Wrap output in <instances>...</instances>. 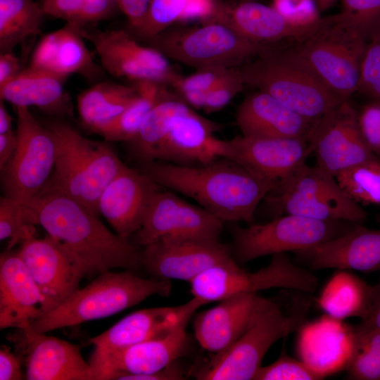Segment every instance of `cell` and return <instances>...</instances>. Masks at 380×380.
<instances>
[{
  "label": "cell",
  "instance_id": "6da1fadb",
  "mask_svg": "<svg viewBox=\"0 0 380 380\" xmlns=\"http://www.w3.org/2000/svg\"><path fill=\"white\" fill-rule=\"evenodd\" d=\"M139 169L161 187L194 199L223 222L254 223L258 204L274 189L225 158L196 167L151 161Z\"/></svg>",
  "mask_w": 380,
  "mask_h": 380
},
{
  "label": "cell",
  "instance_id": "7a4b0ae2",
  "mask_svg": "<svg viewBox=\"0 0 380 380\" xmlns=\"http://www.w3.org/2000/svg\"><path fill=\"white\" fill-rule=\"evenodd\" d=\"M24 204L48 235L77 255L89 274L114 268L134 272L142 266L139 246L111 232L99 216L61 191L45 184Z\"/></svg>",
  "mask_w": 380,
  "mask_h": 380
},
{
  "label": "cell",
  "instance_id": "3957f363",
  "mask_svg": "<svg viewBox=\"0 0 380 380\" xmlns=\"http://www.w3.org/2000/svg\"><path fill=\"white\" fill-rule=\"evenodd\" d=\"M367 39L340 13L321 18L300 39L285 44L290 53L343 100L357 91Z\"/></svg>",
  "mask_w": 380,
  "mask_h": 380
},
{
  "label": "cell",
  "instance_id": "277c9868",
  "mask_svg": "<svg viewBox=\"0 0 380 380\" xmlns=\"http://www.w3.org/2000/svg\"><path fill=\"white\" fill-rule=\"evenodd\" d=\"M56 141V159L46 184L68 195L99 216L101 194L125 165L106 141L83 137L70 124L46 125Z\"/></svg>",
  "mask_w": 380,
  "mask_h": 380
},
{
  "label": "cell",
  "instance_id": "5b68a950",
  "mask_svg": "<svg viewBox=\"0 0 380 380\" xmlns=\"http://www.w3.org/2000/svg\"><path fill=\"white\" fill-rule=\"evenodd\" d=\"M172 287L170 280L144 279L130 270H106L30 326L36 331L46 333L99 319L136 305L149 296H168Z\"/></svg>",
  "mask_w": 380,
  "mask_h": 380
},
{
  "label": "cell",
  "instance_id": "8992f818",
  "mask_svg": "<svg viewBox=\"0 0 380 380\" xmlns=\"http://www.w3.org/2000/svg\"><path fill=\"white\" fill-rule=\"evenodd\" d=\"M240 69L245 84L271 95L311 120H318L345 101L300 63L283 44L267 46Z\"/></svg>",
  "mask_w": 380,
  "mask_h": 380
},
{
  "label": "cell",
  "instance_id": "52a82bcc",
  "mask_svg": "<svg viewBox=\"0 0 380 380\" xmlns=\"http://www.w3.org/2000/svg\"><path fill=\"white\" fill-rule=\"evenodd\" d=\"M310 303L302 299L290 312L272 300L231 346L198 369L199 380H253L271 346L302 327Z\"/></svg>",
  "mask_w": 380,
  "mask_h": 380
},
{
  "label": "cell",
  "instance_id": "ba28073f",
  "mask_svg": "<svg viewBox=\"0 0 380 380\" xmlns=\"http://www.w3.org/2000/svg\"><path fill=\"white\" fill-rule=\"evenodd\" d=\"M201 22L195 27L167 28L142 43L196 70L239 68L267 46L248 41L224 24Z\"/></svg>",
  "mask_w": 380,
  "mask_h": 380
},
{
  "label": "cell",
  "instance_id": "9c48e42d",
  "mask_svg": "<svg viewBox=\"0 0 380 380\" xmlns=\"http://www.w3.org/2000/svg\"><path fill=\"white\" fill-rule=\"evenodd\" d=\"M275 217L291 214L320 221L359 224L365 210L341 189L336 177L304 163L264 198Z\"/></svg>",
  "mask_w": 380,
  "mask_h": 380
},
{
  "label": "cell",
  "instance_id": "30bf717a",
  "mask_svg": "<svg viewBox=\"0 0 380 380\" xmlns=\"http://www.w3.org/2000/svg\"><path fill=\"white\" fill-rule=\"evenodd\" d=\"M357 223L320 221L291 214L262 224L231 227L232 254L239 265L267 255L310 249L350 231Z\"/></svg>",
  "mask_w": 380,
  "mask_h": 380
},
{
  "label": "cell",
  "instance_id": "8fae6325",
  "mask_svg": "<svg viewBox=\"0 0 380 380\" xmlns=\"http://www.w3.org/2000/svg\"><path fill=\"white\" fill-rule=\"evenodd\" d=\"M189 284L193 296L207 304L272 288L313 293L318 279L310 271L295 265L286 253H281L272 255L270 262L255 272L241 268L234 260L203 271Z\"/></svg>",
  "mask_w": 380,
  "mask_h": 380
},
{
  "label": "cell",
  "instance_id": "7c38bea8",
  "mask_svg": "<svg viewBox=\"0 0 380 380\" xmlns=\"http://www.w3.org/2000/svg\"><path fill=\"white\" fill-rule=\"evenodd\" d=\"M17 148L1 172L4 196L26 203L46 184L56 159L53 133L39 123L27 107H15Z\"/></svg>",
  "mask_w": 380,
  "mask_h": 380
},
{
  "label": "cell",
  "instance_id": "4fadbf2b",
  "mask_svg": "<svg viewBox=\"0 0 380 380\" xmlns=\"http://www.w3.org/2000/svg\"><path fill=\"white\" fill-rule=\"evenodd\" d=\"M82 34L93 44L104 71L115 77L171 87L180 76L165 56L141 43L126 29L102 30L86 25L82 27Z\"/></svg>",
  "mask_w": 380,
  "mask_h": 380
},
{
  "label": "cell",
  "instance_id": "5bb4252c",
  "mask_svg": "<svg viewBox=\"0 0 380 380\" xmlns=\"http://www.w3.org/2000/svg\"><path fill=\"white\" fill-rule=\"evenodd\" d=\"M223 224L205 208L160 186L151 198L132 243L144 247L162 240L218 241Z\"/></svg>",
  "mask_w": 380,
  "mask_h": 380
},
{
  "label": "cell",
  "instance_id": "9a60e30c",
  "mask_svg": "<svg viewBox=\"0 0 380 380\" xmlns=\"http://www.w3.org/2000/svg\"><path fill=\"white\" fill-rule=\"evenodd\" d=\"M213 151L217 158L238 163L257 177L273 184L274 189L305 163L312 153L305 139L243 135L229 140L215 138Z\"/></svg>",
  "mask_w": 380,
  "mask_h": 380
},
{
  "label": "cell",
  "instance_id": "2e32d148",
  "mask_svg": "<svg viewBox=\"0 0 380 380\" xmlns=\"http://www.w3.org/2000/svg\"><path fill=\"white\" fill-rule=\"evenodd\" d=\"M18 253L42 295V315L66 300L80 289L83 277L89 274L77 255L49 235L24 241Z\"/></svg>",
  "mask_w": 380,
  "mask_h": 380
},
{
  "label": "cell",
  "instance_id": "e0dca14e",
  "mask_svg": "<svg viewBox=\"0 0 380 380\" xmlns=\"http://www.w3.org/2000/svg\"><path fill=\"white\" fill-rule=\"evenodd\" d=\"M308 142L316 165L334 177L376 156L362 139L357 112L348 99L315 122Z\"/></svg>",
  "mask_w": 380,
  "mask_h": 380
},
{
  "label": "cell",
  "instance_id": "ac0fdd59",
  "mask_svg": "<svg viewBox=\"0 0 380 380\" xmlns=\"http://www.w3.org/2000/svg\"><path fill=\"white\" fill-rule=\"evenodd\" d=\"M45 334L29 326L8 336L24 358L27 379L94 380L79 346Z\"/></svg>",
  "mask_w": 380,
  "mask_h": 380
},
{
  "label": "cell",
  "instance_id": "d6986e66",
  "mask_svg": "<svg viewBox=\"0 0 380 380\" xmlns=\"http://www.w3.org/2000/svg\"><path fill=\"white\" fill-rule=\"evenodd\" d=\"M186 326L89 362L94 380H137L165 369L185 353L189 343Z\"/></svg>",
  "mask_w": 380,
  "mask_h": 380
},
{
  "label": "cell",
  "instance_id": "ffe728a7",
  "mask_svg": "<svg viewBox=\"0 0 380 380\" xmlns=\"http://www.w3.org/2000/svg\"><path fill=\"white\" fill-rule=\"evenodd\" d=\"M233 261L232 248L219 241L162 240L141 251L142 266L153 277L189 283L213 266Z\"/></svg>",
  "mask_w": 380,
  "mask_h": 380
},
{
  "label": "cell",
  "instance_id": "44dd1931",
  "mask_svg": "<svg viewBox=\"0 0 380 380\" xmlns=\"http://www.w3.org/2000/svg\"><path fill=\"white\" fill-rule=\"evenodd\" d=\"M205 303L193 296L176 306L142 309L134 312L89 341L94 346L90 360H96L112 352L165 335L187 325L195 312Z\"/></svg>",
  "mask_w": 380,
  "mask_h": 380
},
{
  "label": "cell",
  "instance_id": "7402d4cb",
  "mask_svg": "<svg viewBox=\"0 0 380 380\" xmlns=\"http://www.w3.org/2000/svg\"><path fill=\"white\" fill-rule=\"evenodd\" d=\"M317 20L308 24L297 23L272 6L253 0H242L217 1L210 15L201 21L224 24L251 42L269 46L300 39L312 30Z\"/></svg>",
  "mask_w": 380,
  "mask_h": 380
},
{
  "label": "cell",
  "instance_id": "603a6c76",
  "mask_svg": "<svg viewBox=\"0 0 380 380\" xmlns=\"http://www.w3.org/2000/svg\"><path fill=\"white\" fill-rule=\"evenodd\" d=\"M160 188L139 168L125 165L101 194L99 215L118 235L129 239L141 227L150 201Z\"/></svg>",
  "mask_w": 380,
  "mask_h": 380
},
{
  "label": "cell",
  "instance_id": "cb8c5ba5",
  "mask_svg": "<svg viewBox=\"0 0 380 380\" xmlns=\"http://www.w3.org/2000/svg\"><path fill=\"white\" fill-rule=\"evenodd\" d=\"M270 300L256 293L237 294L220 300L195 317L196 339L211 353L224 350L246 331Z\"/></svg>",
  "mask_w": 380,
  "mask_h": 380
},
{
  "label": "cell",
  "instance_id": "d4e9b609",
  "mask_svg": "<svg viewBox=\"0 0 380 380\" xmlns=\"http://www.w3.org/2000/svg\"><path fill=\"white\" fill-rule=\"evenodd\" d=\"M310 269L371 272L380 270V229L355 224L350 231L296 253Z\"/></svg>",
  "mask_w": 380,
  "mask_h": 380
},
{
  "label": "cell",
  "instance_id": "484cf974",
  "mask_svg": "<svg viewBox=\"0 0 380 380\" xmlns=\"http://www.w3.org/2000/svg\"><path fill=\"white\" fill-rule=\"evenodd\" d=\"M82 27L66 23L61 28L43 36L32 53L30 66L66 77L78 74L89 81L99 82L104 70L87 48Z\"/></svg>",
  "mask_w": 380,
  "mask_h": 380
},
{
  "label": "cell",
  "instance_id": "4316f807",
  "mask_svg": "<svg viewBox=\"0 0 380 380\" xmlns=\"http://www.w3.org/2000/svg\"><path fill=\"white\" fill-rule=\"evenodd\" d=\"M43 297L18 252L0 255V329H23L42 315Z\"/></svg>",
  "mask_w": 380,
  "mask_h": 380
},
{
  "label": "cell",
  "instance_id": "83f0119b",
  "mask_svg": "<svg viewBox=\"0 0 380 380\" xmlns=\"http://www.w3.org/2000/svg\"><path fill=\"white\" fill-rule=\"evenodd\" d=\"M315 121L297 114L260 90L248 95L236 113V124L242 135L248 137L308 140Z\"/></svg>",
  "mask_w": 380,
  "mask_h": 380
},
{
  "label": "cell",
  "instance_id": "f1b7e54d",
  "mask_svg": "<svg viewBox=\"0 0 380 380\" xmlns=\"http://www.w3.org/2000/svg\"><path fill=\"white\" fill-rule=\"evenodd\" d=\"M222 127L193 110L175 122L155 149L151 161L187 167L208 165L218 158L213 151L214 134Z\"/></svg>",
  "mask_w": 380,
  "mask_h": 380
},
{
  "label": "cell",
  "instance_id": "f546056e",
  "mask_svg": "<svg viewBox=\"0 0 380 380\" xmlns=\"http://www.w3.org/2000/svg\"><path fill=\"white\" fill-rule=\"evenodd\" d=\"M67 78L29 65L0 87V100L15 107L34 106L52 115L72 117V106L64 89Z\"/></svg>",
  "mask_w": 380,
  "mask_h": 380
},
{
  "label": "cell",
  "instance_id": "4dcf8cb0",
  "mask_svg": "<svg viewBox=\"0 0 380 380\" xmlns=\"http://www.w3.org/2000/svg\"><path fill=\"white\" fill-rule=\"evenodd\" d=\"M138 91L137 83L131 85L110 81L94 83L77 97L81 123L86 129L97 133L129 107Z\"/></svg>",
  "mask_w": 380,
  "mask_h": 380
},
{
  "label": "cell",
  "instance_id": "1f68e13d",
  "mask_svg": "<svg viewBox=\"0 0 380 380\" xmlns=\"http://www.w3.org/2000/svg\"><path fill=\"white\" fill-rule=\"evenodd\" d=\"M193 110L167 89L147 113L134 137L128 141L131 156L139 164L151 161L155 149L175 122Z\"/></svg>",
  "mask_w": 380,
  "mask_h": 380
},
{
  "label": "cell",
  "instance_id": "d6a6232c",
  "mask_svg": "<svg viewBox=\"0 0 380 380\" xmlns=\"http://www.w3.org/2000/svg\"><path fill=\"white\" fill-rule=\"evenodd\" d=\"M372 286L348 270H338L323 288L317 303L337 320L357 317L364 319L371 305Z\"/></svg>",
  "mask_w": 380,
  "mask_h": 380
},
{
  "label": "cell",
  "instance_id": "836d02e7",
  "mask_svg": "<svg viewBox=\"0 0 380 380\" xmlns=\"http://www.w3.org/2000/svg\"><path fill=\"white\" fill-rule=\"evenodd\" d=\"M44 15L34 0H0V53L13 52L34 39Z\"/></svg>",
  "mask_w": 380,
  "mask_h": 380
},
{
  "label": "cell",
  "instance_id": "e575fe53",
  "mask_svg": "<svg viewBox=\"0 0 380 380\" xmlns=\"http://www.w3.org/2000/svg\"><path fill=\"white\" fill-rule=\"evenodd\" d=\"M216 2L217 0H152L141 24L126 30L137 40L144 42L178 20L205 19Z\"/></svg>",
  "mask_w": 380,
  "mask_h": 380
},
{
  "label": "cell",
  "instance_id": "d590c367",
  "mask_svg": "<svg viewBox=\"0 0 380 380\" xmlns=\"http://www.w3.org/2000/svg\"><path fill=\"white\" fill-rule=\"evenodd\" d=\"M138 94L134 101L118 118L96 134L107 141H129L144 121L147 113L167 90L162 84L143 81L136 82Z\"/></svg>",
  "mask_w": 380,
  "mask_h": 380
},
{
  "label": "cell",
  "instance_id": "8d00e7d4",
  "mask_svg": "<svg viewBox=\"0 0 380 380\" xmlns=\"http://www.w3.org/2000/svg\"><path fill=\"white\" fill-rule=\"evenodd\" d=\"M341 189L357 203L380 205V158H374L336 177Z\"/></svg>",
  "mask_w": 380,
  "mask_h": 380
},
{
  "label": "cell",
  "instance_id": "74e56055",
  "mask_svg": "<svg viewBox=\"0 0 380 380\" xmlns=\"http://www.w3.org/2000/svg\"><path fill=\"white\" fill-rule=\"evenodd\" d=\"M45 15L82 26L93 25L109 18L115 0H40Z\"/></svg>",
  "mask_w": 380,
  "mask_h": 380
},
{
  "label": "cell",
  "instance_id": "f35d334b",
  "mask_svg": "<svg viewBox=\"0 0 380 380\" xmlns=\"http://www.w3.org/2000/svg\"><path fill=\"white\" fill-rule=\"evenodd\" d=\"M354 350L347 364L348 377L380 380V330L353 331Z\"/></svg>",
  "mask_w": 380,
  "mask_h": 380
},
{
  "label": "cell",
  "instance_id": "ab89813d",
  "mask_svg": "<svg viewBox=\"0 0 380 380\" xmlns=\"http://www.w3.org/2000/svg\"><path fill=\"white\" fill-rule=\"evenodd\" d=\"M36 225L38 218L28 206L5 196L0 198V239H8L6 250L34 237Z\"/></svg>",
  "mask_w": 380,
  "mask_h": 380
},
{
  "label": "cell",
  "instance_id": "60d3db41",
  "mask_svg": "<svg viewBox=\"0 0 380 380\" xmlns=\"http://www.w3.org/2000/svg\"><path fill=\"white\" fill-rule=\"evenodd\" d=\"M324 377V374L303 360H297L287 355L283 348L275 362L260 367L253 380H319Z\"/></svg>",
  "mask_w": 380,
  "mask_h": 380
},
{
  "label": "cell",
  "instance_id": "b9f144b4",
  "mask_svg": "<svg viewBox=\"0 0 380 380\" xmlns=\"http://www.w3.org/2000/svg\"><path fill=\"white\" fill-rule=\"evenodd\" d=\"M357 92L380 99V30L367 39L360 64Z\"/></svg>",
  "mask_w": 380,
  "mask_h": 380
},
{
  "label": "cell",
  "instance_id": "7bdbcfd3",
  "mask_svg": "<svg viewBox=\"0 0 380 380\" xmlns=\"http://www.w3.org/2000/svg\"><path fill=\"white\" fill-rule=\"evenodd\" d=\"M340 13L367 39L380 30V0H341Z\"/></svg>",
  "mask_w": 380,
  "mask_h": 380
},
{
  "label": "cell",
  "instance_id": "ee69618b",
  "mask_svg": "<svg viewBox=\"0 0 380 380\" xmlns=\"http://www.w3.org/2000/svg\"><path fill=\"white\" fill-rule=\"evenodd\" d=\"M245 85L240 67L233 68L220 82L208 91L203 110L207 113L221 110L243 90Z\"/></svg>",
  "mask_w": 380,
  "mask_h": 380
},
{
  "label": "cell",
  "instance_id": "f6af8a7d",
  "mask_svg": "<svg viewBox=\"0 0 380 380\" xmlns=\"http://www.w3.org/2000/svg\"><path fill=\"white\" fill-rule=\"evenodd\" d=\"M357 112V123L365 144L380 158V99H372Z\"/></svg>",
  "mask_w": 380,
  "mask_h": 380
},
{
  "label": "cell",
  "instance_id": "bcb514c9",
  "mask_svg": "<svg viewBox=\"0 0 380 380\" xmlns=\"http://www.w3.org/2000/svg\"><path fill=\"white\" fill-rule=\"evenodd\" d=\"M234 68H209L196 70L188 76L180 75L171 85L175 93L184 91H209Z\"/></svg>",
  "mask_w": 380,
  "mask_h": 380
},
{
  "label": "cell",
  "instance_id": "7dc6e473",
  "mask_svg": "<svg viewBox=\"0 0 380 380\" xmlns=\"http://www.w3.org/2000/svg\"><path fill=\"white\" fill-rule=\"evenodd\" d=\"M117 6L126 16L127 30L139 26L145 18L152 0H115Z\"/></svg>",
  "mask_w": 380,
  "mask_h": 380
},
{
  "label": "cell",
  "instance_id": "c3c4849f",
  "mask_svg": "<svg viewBox=\"0 0 380 380\" xmlns=\"http://www.w3.org/2000/svg\"><path fill=\"white\" fill-rule=\"evenodd\" d=\"M22 379L23 374L18 357L8 347H1L0 349V380Z\"/></svg>",
  "mask_w": 380,
  "mask_h": 380
},
{
  "label": "cell",
  "instance_id": "681fc988",
  "mask_svg": "<svg viewBox=\"0 0 380 380\" xmlns=\"http://www.w3.org/2000/svg\"><path fill=\"white\" fill-rule=\"evenodd\" d=\"M355 329L361 331L380 330V279L376 284L372 286L371 305L367 315L361 319L360 324Z\"/></svg>",
  "mask_w": 380,
  "mask_h": 380
},
{
  "label": "cell",
  "instance_id": "f907efd6",
  "mask_svg": "<svg viewBox=\"0 0 380 380\" xmlns=\"http://www.w3.org/2000/svg\"><path fill=\"white\" fill-rule=\"evenodd\" d=\"M23 70L20 59L13 52L0 54V87L14 79Z\"/></svg>",
  "mask_w": 380,
  "mask_h": 380
},
{
  "label": "cell",
  "instance_id": "816d5d0a",
  "mask_svg": "<svg viewBox=\"0 0 380 380\" xmlns=\"http://www.w3.org/2000/svg\"><path fill=\"white\" fill-rule=\"evenodd\" d=\"M16 131L0 134V170L3 172L11 162L17 148Z\"/></svg>",
  "mask_w": 380,
  "mask_h": 380
},
{
  "label": "cell",
  "instance_id": "f5cc1de1",
  "mask_svg": "<svg viewBox=\"0 0 380 380\" xmlns=\"http://www.w3.org/2000/svg\"><path fill=\"white\" fill-rule=\"evenodd\" d=\"M13 131L12 117L7 110L4 101L0 100V134Z\"/></svg>",
  "mask_w": 380,
  "mask_h": 380
},
{
  "label": "cell",
  "instance_id": "db71d44e",
  "mask_svg": "<svg viewBox=\"0 0 380 380\" xmlns=\"http://www.w3.org/2000/svg\"><path fill=\"white\" fill-rule=\"evenodd\" d=\"M338 0H315L318 8L321 11H325L332 6Z\"/></svg>",
  "mask_w": 380,
  "mask_h": 380
},
{
  "label": "cell",
  "instance_id": "11a10c76",
  "mask_svg": "<svg viewBox=\"0 0 380 380\" xmlns=\"http://www.w3.org/2000/svg\"><path fill=\"white\" fill-rule=\"evenodd\" d=\"M286 1H290V2H298V1H302V0H286Z\"/></svg>",
  "mask_w": 380,
  "mask_h": 380
}]
</instances>
